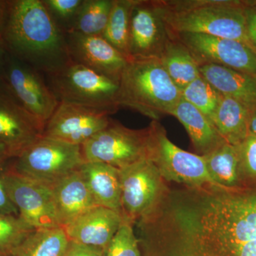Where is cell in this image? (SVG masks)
Wrapping results in <instances>:
<instances>
[{"label":"cell","mask_w":256,"mask_h":256,"mask_svg":"<svg viewBox=\"0 0 256 256\" xmlns=\"http://www.w3.org/2000/svg\"><path fill=\"white\" fill-rule=\"evenodd\" d=\"M148 128L146 158L165 182L190 188L217 185L208 174L203 156L183 150L171 142L159 120H152Z\"/></svg>","instance_id":"7"},{"label":"cell","mask_w":256,"mask_h":256,"mask_svg":"<svg viewBox=\"0 0 256 256\" xmlns=\"http://www.w3.org/2000/svg\"><path fill=\"white\" fill-rule=\"evenodd\" d=\"M78 170L97 206L124 216L119 169L105 163L85 162Z\"/></svg>","instance_id":"20"},{"label":"cell","mask_w":256,"mask_h":256,"mask_svg":"<svg viewBox=\"0 0 256 256\" xmlns=\"http://www.w3.org/2000/svg\"><path fill=\"white\" fill-rule=\"evenodd\" d=\"M210 178L224 188H244L238 146L226 142L206 156H202Z\"/></svg>","instance_id":"23"},{"label":"cell","mask_w":256,"mask_h":256,"mask_svg":"<svg viewBox=\"0 0 256 256\" xmlns=\"http://www.w3.org/2000/svg\"><path fill=\"white\" fill-rule=\"evenodd\" d=\"M246 4L248 6L254 8V9H256V2H246Z\"/></svg>","instance_id":"40"},{"label":"cell","mask_w":256,"mask_h":256,"mask_svg":"<svg viewBox=\"0 0 256 256\" xmlns=\"http://www.w3.org/2000/svg\"><path fill=\"white\" fill-rule=\"evenodd\" d=\"M62 256H106V254L95 248L69 240Z\"/></svg>","instance_id":"34"},{"label":"cell","mask_w":256,"mask_h":256,"mask_svg":"<svg viewBox=\"0 0 256 256\" xmlns=\"http://www.w3.org/2000/svg\"><path fill=\"white\" fill-rule=\"evenodd\" d=\"M169 34H201L238 40L250 45L246 22V2L229 0L150 1Z\"/></svg>","instance_id":"3"},{"label":"cell","mask_w":256,"mask_h":256,"mask_svg":"<svg viewBox=\"0 0 256 256\" xmlns=\"http://www.w3.org/2000/svg\"><path fill=\"white\" fill-rule=\"evenodd\" d=\"M50 188L57 222L62 228L97 206L79 170L62 178Z\"/></svg>","instance_id":"18"},{"label":"cell","mask_w":256,"mask_h":256,"mask_svg":"<svg viewBox=\"0 0 256 256\" xmlns=\"http://www.w3.org/2000/svg\"><path fill=\"white\" fill-rule=\"evenodd\" d=\"M84 162L82 146L42 136L12 158L10 165L18 174L50 186L78 170Z\"/></svg>","instance_id":"6"},{"label":"cell","mask_w":256,"mask_h":256,"mask_svg":"<svg viewBox=\"0 0 256 256\" xmlns=\"http://www.w3.org/2000/svg\"><path fill=\"white\" fill-rule=\"evenodd\" d=\"M34 230L20 216L0 215V256H12Z\"/></svg>","instance_id":"29"},{"label":"cell","mask_w":256,"mask_h":256,"mask_svg":"<svg viewBox=\"0 0 256 256\" xmlns=\"http://www.w3.org/2000/svg\"><path fill=\"white\" fill-rule=\"evenodd\" d=\"M111 112L68 102H60L45 124L43 136L80 146L107 127Z\"/></svg>","instance_id":"13"},{"label":"cell","mask_w":256,"mask_h":256,"mask_svg":"<svg viewBox=\"0 0 256 256\" xmlns=\"http://www.w3.org/2000/svg\"><path fill=\"white\" fill-rule=\"evenodd\" d=\"M9 0H0V34L4 28L6 15H8Z\"/></svg>","instance_id":"36"},{"label":"cell","mask_w":256,"mask_h":256,"mask_svg":"<svg viewBox=\"0 0 256 256\" xmlns=\"http://www.w3.org/2000/svg\"><path fill=\"white\" fill-rule=\"evenodd\" d=\"M159 60L181 92L200 76L196 60L188 48L174 36H170Z\"/></svg>","instance_id":"24"},{"label":"cell","mask_w":256,"mask_h":256,"mask_svg":"<svg viewBox=\"0 0 256 256\" xmlns=\"http://www.w3.org/2000/svg\"><path fill=\"white\" fill-rule=\"evenodd\" d=\"M82 2L84 0H43L54 21L64 34L70 31Z\"/></svg>","instance_id":"31"},{"label":"cell","mask_w":256,"mask_h":256,"mask_svg":"<svg viewBox=\"0 0 256 256\" xmlns=\"http://www.w3.org/2000/svg\"><path fill=\"white\" fill-rule=\"evenodd\" d=\"M44 127L0 80V142L6 146L11 158L20 156L43 136Z\"/></svg>","instance_id":"14"},{"label":"cell","mask_w":256,"mask_h":256,"mask_svg":"<svg viewBox=\"0 0 256 256\" xmlns=\"http://www.w3.org/2000/svg\"><path fill=\"white\" fill-rule=\"evenodd\" d=\"M238 148L244 188H256V136L248 134Z\"/></svg>","instance_id":"32"},{"label":"cell","mask_w":256,"mask_h":256,"mask_svg":"<svg viewBox=\"0 0 256 256\" xmlns=\"http://www.w3.org/2000/svg\"><path fill=\"white\" fill-rule=\"evenodd\" d=\"M182 98L159 58L128 60L119 82L118 106L137 111L152 120L170 114Z\"/></svg>","instance_id":"4"},{"label":"cell","mask_w":256,"mask_h":256,"mask_svg":"<svg viewBox=\"0 0 256 256\" xmlns=\"http://www.w3.org/2000/svg\"><path fill=\"white\" fill-rule=\"evenodd\" d=\"M250 114V111L238 101L222 96L212 124L226 142L238 146L249 134Z\"/></svg>","instance_id":"22"},{"label":"cell","mask_w":256,"mask_h":256,"mask_svg":"<svg viewBox=\"0 0 256 256\" xmlns=\"http://www.w3.org/2000/svg\"><path fill=\"white\" fill-rule=\"evenodd\" d=\"M200 74L222 96L235 99L250 112L256 110V78L234 69L206 64Z\"/></svg>","instance_id":"19"},{"label":"cell","mask_w":256,"mask_h":256,"mask_svg":"<svg viewBox=\"0 0 256 256\" xmlns=\"http://www.w3.org/2000/svg\"><path fill=\"white\" fill-rule=\"evenodd\" d=\"M2 37L10 55L44 76L70 60L66 34L43 0H9Z\"/></svg>","instance_id":"2"},{"label":"cell","mask_w":256,"mask_h":256,"mask_svg":"<svg viewBox=\"0 0 256 256\" xmlns=\"http://www.w3.org/2000/svg\"><path fill=\"white\" fill-rule=\"evenodd\" d=\"M170 114L183 124L198 156H206L226 142L210 120L182 98Z\"/></svg>","instance_id":"21"},{"label":"cell","mask_w":256,"mask_h":256,"mask_svg":"<svg viewBox=\"0 0 256 256\" xmlns=\"http://www.w3.org/2000/svg\"><path fill=\"white\" fill-rule=\"evenodd\" d=\"M133 225L124 218L109 245L106 256H141L139 242L133 230Z\"/></svg>","instance_id":"30"},{"label":"cell","mask_w":256,"mask_h":256,"mask_svg":"<svg viewBox=\"0 0 256 256\" xmlns=\"http://www.w3.org/2000/svg\"><path fill=\"white\" fill-rule=\"evenodd\" d=\"M8 52L5 46L4 42L3 41L2 34H0V77L2 74L3 70L6 62V57H8Z\"/></svg>","instance_id":"37"},{"label":"cell","mask_w":256,"mask_h":256,"mask_svg":"<svg viewBox=\"0 0 256 256\" xmlns=\"http://www.w3.org/2000/svg\"><path fill=\"white\" fill-rule=\"evenodd\" d=\"M8 162L0 164V215L18 216V208L10 198L3 180V172Z\"/></svg>","instance_id":"33"},{"label":"cell","mask_w":256,"mask_h":256,"mask_svg":"<svg viewBox=\"0 0 256 256\" xmlns=\"http://www.w3.org/2000/svg\"><path fill=\"white\" fill-rule=\"evenodd\" d=\"M10 160L3 172V180L18 216L34 229L60 227L52 188L15 172L10 168Z\"/></svg>","instance_id":"12"},{"label":"cell","mask_w":256,"mask_h":256,"mask_svg":"<svg viewBox=\"0 0 256 256\" xmlns=\"http://www.w3.org/2000/svg\"><path fill=\"white\" fill-rule=\"evenodd\" d=\"M119 170L122 214L136 224L158 206L169 186L148 158Z\"/></svg>","instance_id":"9"},{"label":"cell","mask_w":256,"mask_h":256,"mask_svg":"<svg viewBox=\"0 0 256 256\" xmlns=\"http://www.w3.org/2000/svg\"><path fill=\"white\" fill-rule=\"evenodd\" d=\"M114 0H84L70 32L102 35L108 22Z\"/></svg>","instance_id":"27"},{"label":"cell","mask_w":256,"mask_h":256,"mask_svg":"<svg viewBox=\"0 0 256 256\" xmlns=\"http://www.w3.org/2000/svg\"><path fill=\"white\" fill-rule=\"evenodd\" d=\"M169 35L188 48L198 66L216 64L256 78V50L244 42L201 34Z\"/></svg>","instance_id":"11"},{"label":"cell","mask_w":256,"mask_h":256,"mask_svg":"<svg viewBox=\"0 0 256 256\" xmlns=\"http://www.w3.org/2000/svg\"><path fill=\"white\" fill-rule=\"evenodd\" d=\"M248 134L256 136V110L250 112L248 121Z\"/></svg>","instance_id":"38"},{"label":"cell","mask_w":256,"mask_h":256,"mask_svg":"<svg viewBox=\"0 0 256 256\" xmlns=\"http://www.w3.org/2000/svg\"><path fill=\"white\" fill-rule=\"evenodd\" d=\"M124 220L118 212L97 206L63 228L68 240L95 248L106 254Z\"/></svg>","instance_id":"17"},{"label":"cell","mask_w":256,"mask_h":256,"mask_svg":"<svg viewBox=\"0 0 256 256\" xmlns=\"http://www.w3.org/2000/svg\"><path fill=\"white\" fill-rule=\"evenodd\" d=\"M0 80L18 102L44 126L60 104L43 74L10 54Z\"/></svg>","instance_id":"10"},{"label":"cell","mask_w":256,"mask_h":256,"mask_svg":"<svg viewBox=\"0 0 256 256\" xmlns=\"http://www.w3.org/2000/svg\"><path fill=\"white\" fill-rule=\"evenodd\" d=\"M12 159L9 152L4 144L0 142V164L6 162L8 160Z\"/></svg>","instance_id":"39"},{"label":"cell","mask_w":256,"mask_h":256,"mask_svg":"<svg viewBox=\"0 0 256 256\" xmlns=\"http://www.w3.org/2000/svg\"><path fill=\"white\" fill-rule=\"evenodd\" d=\"M248 188H171L136 222L141 256H250L244 234Z\"/></svg>","instance_id":"1"},{"label":"cell","mask_w":256,"mask_h":256,"mask_svg":"<svg viewBox=\"0 0 256 256\" xmlns=\"http://www.w3.org/2000/svg\"><path fill=\"white\" fill-rule=\"evenodd\" d=\"M138 0H114L110 18L102 36L130 60V28L133 8Z\"/></svg>","instance_id":"26"},{"label":"cell","mask_w":256,"mask_h":256,"mask_svg":"<svg viewBox=\"0 0 256 256\" xmlns=\"http://www.w3.org/2000/svg\"><path fill=\"white\" fill-rule=\"evenodd\" d=\"M68 242L62 227L35 229L12 256H62Z\"/></svg>","instance_id":"25"},{"label":"cell","mask_w":256,"mask_h":256,"mask_svg":"<svg viewBox=\"0 0 256 256\" xmlns=\"http://www.w3.org/2000/svg\"><path fill=\"white\" fill-rule=\"evenodd\" d=\"M148 128L132 130L111 119L107 127L82 146L85 162L120 170L146 158Z\"/></svg>","instance_id":"8"},{"label":"cell","mask_w":256,"mask_h":256,"mask_svg":"<svg viewBox=\"0 0 256 256\" xmlns=\"http://www.w3.org/2000/svg\"><path fill=\"white\" fill-rule=\"evenodd\" d=\"M60 102H73L114 114L119 84L72 60L54 73L44 76Z\"/></svg>","instance_id":"5"},{"label":"cell","mask_w":256,"mask_h":256,"mask_svg":"<svg viewBox=\"0 0 256 256\" xmlns=\"http://www.w3.org/2000/svg\"><path fill=\"white\" fill-rule=\"evenodd\" d=\"M222 96L201 74L182 90V98L194 106L212 122Z\"/></svg>","instance_id":"28"},{"label":"cell","mask_w":256,"mask_h":256,"mask_svg":"<svg viewBox=\"0 0 256 256\" xmlns=\"http://www.w3.org/2000/svg\"><path fill=\"white\" fill-rule=\"evenodd\" d=\"M170 35L150 1L138 0L130 28V60L159 58Z\"/></svg>","instance_id":"16"},{"label":"cell","mask_w":256,"mask_h":256,"mask_svg":"<svg viewBox=\"0 0 256 256\" xmlns=\"http://www.w3.org/2000/svg\"><path fill=\"white\" fill-rule=\"evenodd\" d=\"M70 60L118 82L128 60L102 35L66 34Z\"/></svg>","instance_id":"15"},{"label":"cell","mask_w":256,"mask_h":256,"mask_svg":"<svg viewBox=\"0 0 256 256\" xmlns=\"http://www.w3.org/2000/svg\"><path fill=\"white\" fill-rule=\"evenodd\" d=\"M245 15L248 38L252 48L256 50V9L246 4Z\"/></svg>","instance_id":"35"}]
</instances>
